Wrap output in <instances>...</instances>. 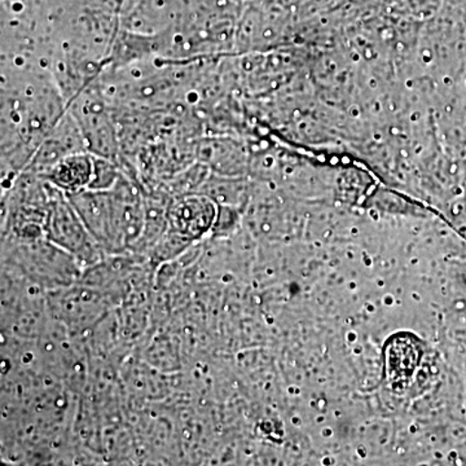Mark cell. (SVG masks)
<instances>
[{"mask_svg": "<svg viewBox=\"0 0 466 466\" xmlns=\"http://www.w3.org/2000/svg\"><path fill=\"white\" fill-rule=\"evenodd\" d=\"M67 103L50 70L2 66V187L23 173L66 115Z\"/></svg>", "mask_w": 466, "mask_h": 466, "instance_id": "6da1fadb", "label": "cell"}, {"mask_svg": "<svg viewBox=\"0 0 466 466\" xmlns=\"http://www.w3.org/2000/svg\"><path fill=\"white\" fill-rule=\"evenodd\" d=\"M50 186V202L46 218V238L70 256L78 260L79 265H96L103 258L104 250L92 238L84 220L76 213L66 193Z\"/></svg>", "mask_w": 466, "mask_h": 466, "instance_id": "7a4b0ae2", "label": "cell"}, {"mask_svg": "<svg viewBox=\"0 0 466 466\" xmlns=\"http://www.w3.org/2000/svg\"><path fill=\"white\" fill-rule=\"evenodd\" d=\"M218 205L202 193L173 198L167 210L168 231L182 236L192 244L204 240L213 232Z\"/></svg>", "mask_w": 466, "mask_h": 466, "instance_id": "3957f363", "label": "cell"}, {"mask_svg": "<svg viewBox=\"0 0 466 466\" xmlns=\"http://www.w3.org/2000/svg\"><path fill=\"white\" fill-rule=\"evenodd\" d=\"M66 196L104 253L116 254L115 200L112 191L84 189Z\"/></svg>", "mask_w": 466, "mask_h": 466, "instance_id": "277c9868", "label": "cell"}, {"mask_svg": "<svg viewBox=\"0 0 466 466\" xmlns=\"http://www.w3.org/2000/svg\"><path fill=\"white\" fill-rule=\"evenodd\" d=\"M87 147L81 128L69 110L61 116L58 124L52 128L25 167L27 173L42 177L54 167L60 159L73 153L86 152Z\"/></svg>", "mask_w": 466, "mask_h": 466, "instance_id": "5b68a950", "label": "cell"}, {"mask_svg": "<svg viewBox=\"0 0 466 466\" xmlns=\"http://www.w3.org/2000/svg\"><path fill=\"white\" fill-rule=\"evenodd\" d=\"M94 170L95 156L86 150L60 159L41 177L66 195H72L88 189L94 177Z\"/></svg>", "mask_w": 466, "mask_h": 466, "instance_id": "8992f818", "label": "cell"}]
</instances>
